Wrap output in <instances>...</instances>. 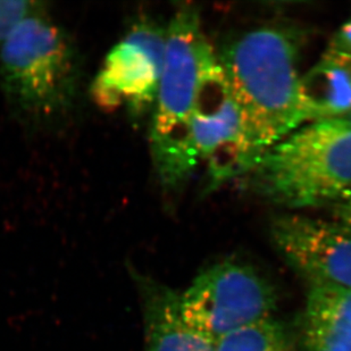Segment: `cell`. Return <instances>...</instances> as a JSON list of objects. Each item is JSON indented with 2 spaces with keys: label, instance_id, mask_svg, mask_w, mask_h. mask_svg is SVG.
Wrapping results in <instances>:
<instances>
[{
  "label": "cell",
  "instance_id": "15",
  "mask_svg": "<svg viewBox=\"0 0 351 351\" xmlns=\"http://www.w3.org/2000/svg\"><path fill=\"white\" fill-rule=\"evenodd\" d=\"M328 47L351 55V16L335 32Z\"/></svg>",
  "mask_w": 351,
  "mask_h": 351
},
{
  "label": "cell",
  "instance_id": "10",
  "mask_svg": "<svg viewBox=\"0 0 351 351\" xmlns=\"http://www.w3.org/2000/svg\"><path fill=\"white\" fill-rule=\"evenodd\" d=\"M307 285L299 318L302 351H351V291L323 283Z\"/></svg>",
  "mask_w": 351,
  "mask_h": 351
},
{
  "label": "cell",
  "instance_id": "11",
  "mask_svg": "<svg viewBox=\"0 0 351 351\" xmlns=\"http://www.w3.org/2000/svg\"><path fill=\"white\" fill-rule=\"evenodd\" d=\"M306 122L333 119L351 110V55L325 48L317 63L302 77Z\"/></svg>",
  "mask_w": 351,
  "mask_h": 351
},
{
  "label": "cell",
  "instance_id": "6",
  "mask_svg": "<svg viewBox=\"0 0 351 351\" xmlns=\"http://www.w3.org/2000/svg\"><path fill=\"white\" fill-rule=\"evenodd\" d=\"M166 27L141 17L108 51L90 86L100 110H125L134 121L153 112L165 57Z\"/></svg>",
  "mask_w": 351,
  "mask_h": 351
},
{
  "label": "cell",
  "instance_id": "9",
  "mask_svg": "<svg viewBox=\"0 0 351 351\" xmlns=\"http://www.w3.org/2000/svg\"><path fill=\"white\" fill-rule=\"evenodd\" d=\"M143 306L146 351H216V342L184 319L180 292L131 271Z\"/></svg>",
  "mask_w": 351,
  "mask_h": 351
},
{
  "label": "cell",
  "instance_id": "13",
  "mask_svg": "<svg viewBox=\"0 0 351 351\" xmlns=\"http://www.w3.org/2000/svg\"><path fill=\"white\" fill-rule=\"evenodd\" d=\"M45 3L31 0H0V46L24 21L41 10Z\"/></svg>",
  "mask_w": 351,
  "mask_h": 351
},
{
  "label": "cell",
  "instance_id": "4",
  "mask_svg": "<svg viewBox=\"0 0 351 351\" xmlns=\"http://www.w3.org/2000/svg\"><path fill=\"white\" fill-rule=\"evenodd\" d=\"M248 189L285 208L333 205L351 191V131L309 123L266 150L245 173Z\"/></svg>",
  "mask_w": 351,
  "mask_h": 351
},
{
  "label": "cell",
  "instance_id": "14",
  "mask_svg": "<svg viewBox=\"0 0 351 351\" xmlns=\"http://www.w3.org/2000/svg\"><path fill=\"white\" fill-rule=\"evenodd\" d=\"M331 222L351 234V191L330 206Z\"/></svg>",
  "mask_w": 351,
  "mask_h": 351
},
{
  "label": "cell",
  "instance_id": "8",
  "mask_svg": "<svg viewBox=\"0 0 351 351\" xmlns=\"http://www.w3.org/2000/svg\"><path fill=\"white\" fill-rule=\"evenodd\" d=\"M273 245L307 283L351 291V234L331 221L283 214L271 223Z\"/></svg>",
  "mask_w": 351,
  "mask_h": 351
},
{
  "label": "cell",
  "instance_id": "16",
  "mask_svg": "<svg viewBox=\"0 0 351 351\" xmlns=\"http://www.w3.org/2000/svg\"><path fill=\"white\" fill-rule=\"evenodd\" d=\"M330 119L335 121V122L338 123L340 125L351 131V110H349L347 113L342 114V115H339V117H333V119Z\"/></svg>",
  "mask_w": 351,
  "mask_h": 351
},
{
  "label": "cell",
  "instance_id": "3",
  "mask_svg": "<svg viewBox=\"0 0 351 351\" xmlns=\"http://www.w3.org/2000/svg\"><path fill=\"white\" fill-rule=\"evenodd\" d=\"M217 62L198 8L180 6L166 27L164 66L149 132L154 169L166 193L179 190L199 165L190 119L202 80Z\"/></svg>",
  "mask_w": 351,
  "mask_h": 351
},
{
  "label": "cell",
  "instance_id": "7",
  "mask_svg": "<svg viewBox=\"0 0 351 351\" xmlns=\"http://www.w3.org/2000/svg\"><path fill=\"white\" fill-rule=\"evenodd\" d=\"M190 140L198 164H205L208 189L245 176L252 153L241 112L219 62L207 72L195 98Z\"/></svg>",
  "mask_w": 351,
  "mask_h": 351
},
{
  "label": "cell",
  "instance_id": "5",
  "mask_svg": "<svg viewBox=\"0 0 351 351\" xmlns=\"http://www.w3.org/2000/svg\"><path fill=\"white\" fill-rule=\"evenodd\" d=\"M179 298L184 319L215 342L274 317L278 306L276 292L263 275L250 265L228 259L197 275Z\"/></svg>",
  "mask_w": 351,
  "mask_h": 351
},
{
  "label": "cell",
  "instance_id": "12",
  "mask_svg": "<svg viewBox=\"0 0 351 351\" xmlns=\"http://www.w3.org/2000/svg\"><path fill=\"white\" fill-rule=\"evenodd\" d=\"M216 351H295L291 337L275 317L232 332L216 342Z\"/></svg>",
  "mask_w": 351,
  "mask_h": 351
},
{
  "label": "cell",
  "instance_id": "2",
  "mask_svg": "<svg viewBox=\"0 0 351 351\" xmlns=\"http://www.w3.org/2000/svg\"><path fill=\"white\" fill-rule=\"evenodd\" d=\"M77 47L47 10L24 21L0 46V89L17 121L31 129L66 122L81 91Z\"/></svg>",
  "mask_w": 351,
  "mask_h": 351
},
{
  "label": "cell",
  "instance_id": "1",
  "mask_svg": "<svg viewBox=\"0 0 351 351\" xmlns=\"http://www.w3.org/2000/svg\"><path fill=\"white\" fill-rule=\"evenodd\" d=\"M300 46L295 31L264 25L235 37L217 56L241 112L252 165L306 123Z\"/></svg>",
  "mask_w": 351,
  "mask_h": 351
}]
</instances>
